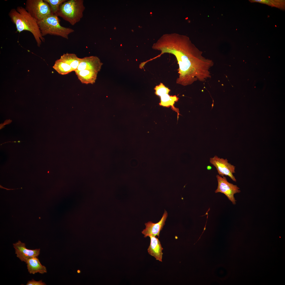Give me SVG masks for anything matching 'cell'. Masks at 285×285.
Returning <instances> with one entry per match:
<instances>
[{
  "instance_id": "603a6c76",
  "label": "cell",
  "mask_w": 285,
  "mask_h": 285,
  "mask_svg": "<svg viewBox=\"0 0 285 285\" xmlns=\"http://www.w3.org/2000/svg\"><path fill=\"white\" fill-rule=\"evenodd\" d=\"M80 270H78L77 271V272H78V273H80Z\"/></svg>"
},
{
  "instance_id": "e0dca14e",
  "label": "cell",
  "mask_w": 285,
  "mask_h": 285,
  "mask_svg": "<svg viewBox=\"0 0 285 285\" xmlns=\"http://www.w3.org/2000/svg\"><path fill=\"white\" fill-rule=\"evenodd\" d=\"M49 5L52 14L56 15L60 6L66 1V0H43Z\"/></svg>"
},
{
  "instance_id": "ffe728a7",
  "label": "cell",
  "mask_w": 285,
  "mask_h": 285,
  "mask_svg": "<svg viewBox=\"0 0 285 285\" xmlns=\"http://www.w3.org/2000/svg\"><path fill=\"white\" fill-rule=\"evenodd\" d=\"M11 121V120H6L3 123V124L4 126L6 124H8L10 123H11L12 121Z\"/></svg>"
},
{
  "instance_id": "30bf717a",
  "label": "cell",
  "mask_w": 285,
  "mask_h": 285,
  "mask_svg": "<svg viewBox=\"0 0 285 285\" xmlns=\"http://www.w3.org/2000/svg\"><path fill=\"white\" fill-rule=\"evenodd\" d=\"M170 91L168 87H165L158 92L157 95L160 97V106L166 107L171 106L172 109L177 112L178 113V119L179 115L178 109L175 108L174 106L175 102L178 101L179 98L176 95L170 96L169 93Z\"/></svg>"
},
{
  "instance_id": "6da1fadb",
  "label": "cell",
  "mask_w": 285,
  "mask_h": 285,
  "mask_svg": "<svg viewBox=\"0 0 285 285\" xmlns=\"http://www.w3.org/2000/svg\"><path fill=\"white\" fill-rule=\"evenodd\" d=\"M152 48L161 52L153 60L165 53L175 56L179 66L177 84L187 86L198 80L204 82L211 77L210 69L214 65L213 61L203 56L202 52L186 35L176 33L163 34Z\"/></svg>"
},
{
  "instance_id": "ac0fdd59",
  "label": "cell",
  "mask_w": 285,
  "mask_h": 285,
  "mask_svg": "<svg viewBox=\"0 0 285 285\" xmlns=\"http://www.w3.org/2000/svg\"><path fill=\"white\" fill-rule=\"evenodd\" d=\"M26 285H45L46 284L42 282V280L39 281H36L32 279L31 280L27 282Z\"/></svg>"
},
{
  "instance_id": "8fae6325",
  "label": "cell",
  "mask_w": 285,
  "mask_h": 285,
  "mask_svg": "<svg viewBox=\"0 0 285 285\" xmlns=\"http://www.w3.org/2000/svg\"><path fill=\"white\" fill-rule=\"evenodd\" d=\"M167 216V213L165 210L161 219L158 222L154 223L149 221L145 223V228L142 231V234L144 235V237L153 236H157L159 238L160 232L165 224V222Z\"/></svg>"
},
{
  "instance_id": "2e32d148",
  "label": "cell",
  "mask_w": 285,
  "mask_h": 285,
  "mask_svg": "<svg viewBox=\"0 0 285 285\" xmlns=\"http://www.w3.org/2000/svg\"><path fill=\"white\" fill-rule=\"evenodd\" d=\"M53 67L59 74L61 75H65L73 71L70 66L60 59L55 61Z\"/></svg>"
},
{
  "instance_id": "5bb4252c",
  "label": "cell",
  "mask_w": 285,
  "mask_h": 285,
  "mask_svg": "<svg viewBox=\"0 0 285 285\" xmlns=\"http://www.w3.org/2000/svg\"><path fill=\"white\" fill-rule=\"evenodd\" d=\"M26 263L28 271L30 274H34L39 273L43 274L47 272L46 267L41 264L37 257L29 259Z\"/></svg>"
},
{
  "instance_id": "9a60e30c",
  "label": "cell",
  "mask_w": 285,
  "mask_h": 285,
  "mask_svg": "<svg viewBox=\"0 0 285 285\" xmlns=\"http://www.w3.org/2000/svg\"><path fill=\"white\" fill-rule=\"evenodd\" d=\"M80 58L75 54L66 53L63 54L60 59L70 66L73 71H75L79 65Z\"/></svg>"
},
{
  "instance_id": "277c9868",
  "label": "cell",
  "mask_w": 285,
  "mask_h": 285,
  "mask_svg": "<svg viewBox=\"0 0 285 285\" xmlns=\"http://www.w3.org/2000/svg\"><path fill=\"white\" fill-rule=\"evenodd\" d=\"M37 23L43 37L50 35L68 39L69 35L74 31L73 29L61 26L58 16L52 14Z\"/></svg>"
},
{
  "instance_id": "9c48e42d",
  "label": "cell",
  "mask_w": 285,
  "mask_h": 285,
  "mask_svg": "<svg viewBox=\"0 0 285 285\" xmlns=\"http://www.w3.org/2000/svg\"><path fill=\"white\" fill-rule=\"evenodd\" d=\"M102 64L99 58L96 56H86L80 58V63L75 71L87 70L98 72L100 71Z\"/></svg>"
},
{
  "instance_id": "ba28073f",
  "label": "cell",
  "mask_w": 285,
  "mask_h": 285,
  "mask_svg": "<svg viewBox=\"0 0 285 285\" xmlns=\"http://www.w3.org/2000/svg\"><path fill=\"white\" fill-rule=\"evenodd\" d=\"M13 246L15 249L17 257L21 261L26 263L29 259L34 257H37L40 254V249L34 250L28 249L26 247L25 244L19 240L13 244Z\"/></svg>"
},
{
  "instance_id": "7a4b0ae2",
  "label": "cell",
  "mask_w": 285,
  "mask_h": 285,
  "mask_svg": "<svg viewBox=\"0 0 285 285\" xmlns=\"http://www.w3.org/2000/svg\"><path fill=\"white\" fill-rule=\"evenodd\" d=\"M8 15L12 22L15 25L17 32L20 33L26 31L31 32L39 47L42 42L45 41V38L42 35L37 21L25 8L19 6L16 9H12Z\"/></svg>"
},
{
  "instance_id": "7402d4cb",
  "label": "cell",
  "mask_w": 285,
  "mask_h": 285,
  "mask_svg": "<svg viewBox=\"0 0 285 285\" xmlns=\"http://www.w3.org/2000/svg\"><path fill=\"white\" fill-rule=\"evenodd\" d=\"M207 169L208 170H210L211 169L212 167L211 166H208L207 167Z\"/></svg>"
},
{
  "instance_id": "d6986e66",
  "label": "cell",
  "mask_w": 285,
  "mask_h": 285,
  "mask_svg": "<svg viewBox=\"0 0 285 285\" xmlns=\"http://www.w3.org/2000/svg\"><path fill=\"white\" fill-rule=\"evenodd\" d=\"M0 188H3V189H6V190H14V189H20V188H16V189H8V188H4V187H2V186L1 185H0Z\"/></svg>"
},
{
  "instance_id": "52a82bcc",
  "label": "cell",
  "mask_w": 285,
  "mask_h": 285,
  "mask_svg": "<svg viewBox=\"0 0 285 285\" xmlns=\"http://www.w3.org/2000/svg\"><path fill=\"white\" fill-rule=\"evenodd\" d=\"M209 161L216 168L219 175L221 176H228L232 180L236 182V180L233 174L235 172V167L229 163L227 159L220 158L215 155L210 158Z\"/></svg>"
},
{
  "instance_id": "7c38bea8",
  "label": "cell",
  "mask_w": 285,
  "mask_h": 285,
  "mask_svg": "<svg viewBox=\"0 0 285 285\" xmlns=\"http://www.w3.org/2000/svg\"><path fill=\"white\" fill-rule=\"evenodd\" d=\"M150 245L148 249L149 254L154 256L156 260L162 262L163 249L158 239L155 236H150Z\"/></svg>"
},
{
  "instance_id": "5b68a950",
  "label": "cell",
  "mask_w": 285,
  "mask_h": 285,
  "mask_svg": "<svg viewBox=\"0 0 285 285\" xmlns=\"http://www.w3.org/2000/svg\"><path fill=\"white\" fill-rule=\"evenodd\" d=\"M25 9L37 22L52 14L49 4L43 0H27Z\"/></svg>"
},
{
  "instance_id": "4fadbf2b",
  "label": "cell",
  "mask_w": 285,
  "mask_h": 285,
  "mask_svg": "<svg viewBox=\"0 0 285 285\" xmlns=\"http://www.w3.org/2000/svg\"><path fill=\"white\" fill-rule=\"evenodd\" d=\"M75 72L81 82L82 83L86 84H93L95 83L98 72L87 70L75 71Z\"/></svg>"
},
{
  "instance_id": "3957f363",
  "label": "cell",
  "mask_w": 285,
  "mask_h": 285,
  "mask_svg": "<svg viewBox=\"0 0 285 285\" xmlns=\"http://www.w3.org/2000/svg\"><path fill=\"white\" fill-rule=\"evenodd\" d=\"M85 8L83 0L66 1L60 6L56 15L74 25L82 18Z\"/></svg>"
},
{
  "instance_id": "44dd1931",
  "label": "cell",
  "mask_w": 285,
  "mask_h": 285,
  "mask_svg": "<svg viewBox=\"0 0 285 285\" xmlns=\"http://www.w3.org/2000/svg\"><path fill=\"white\" fill-rule=\"evenodd\" d=\"M22 141H11H11H8V142H4V143H2V144H1L0 145H2V144H4V143H7V142H18V143H20V142H22Z\"/></svg>"
},
{
  "instance_id": "8992f818",
  "label": "cell",
  "mask_w": 285,
  "mask_h": 285,
  "mask_svg": "<svg viewBox=\"0 0 285 285\" xmlns=\"http://www.w3.org/2000/svg\"><path fill=\"white\" fill-rule=\"evenodd\" d=\"M216 177L218 182V186L215 192H220L224 194L233 204L235 205L236 200L234 195L241 192L240 188L237 185L228 182L226 177L224 176H221L217 175Z\"/></svg>"
}]
</instances>
